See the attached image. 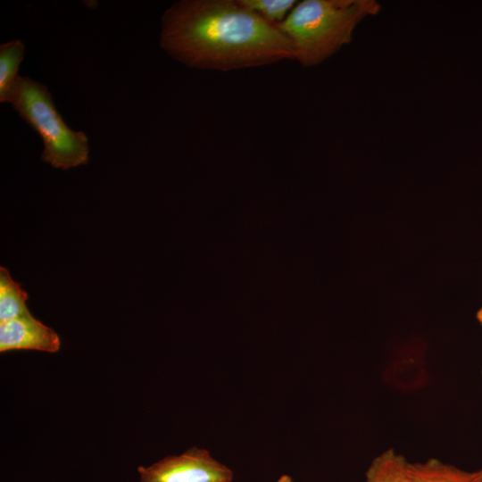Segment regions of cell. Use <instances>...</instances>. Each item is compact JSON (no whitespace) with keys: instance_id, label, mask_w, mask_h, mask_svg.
Segmentation results:
<instances>
[{"instance_id":"6da1fadb","label":"cell","mask_w":482,"mask_h":482,"mask_svg":"<svg viewBox=\"0 0 482 482\" xmlns=\"http://www.w3.org/2000/svg\"><path fill=\"white\" fill-rule=\"evenodd\" d=\"M160 46L188 68L229 71L295 60L289 39L239 0H180L161 18Z\"/></svg>"},{"instance_id":"7a4b0ae2","label":"cell","mask_w":482,"mask_h":482,"mask_svg":"<svg viewBox=\"0 0 482 482\" xmlns=\"http://www.w3.org/2000/svg\"><path fill=\"white\" fill-rule=\"evenodd\" d=\"M380 9L375 0H303L278 28L291 42L295 60L310 68L349 44L356 26Z\"/></svg>"},{"instance_id":"3957f363","label":"cell","mask_w":482,"mask_h":482,"mask_svg":"<svg viewBox=\"0 0 482 482\" xmlns=\"http://www.w3.org/2000/svg\"><path fill=\"white\" fill-rule=\"evenodd\" d=\"M8 103L41 137L43 162L69 170L88 162V138L69 128L55 107L53 96L42 83L19 76Z\"/></svg>"},{"instance_id":"277c9868","label":"cell","mask_w":482,"mask_h":482,"mask_svg":"<svg viewBox=\"0 0 482 482\" xmlns=\"http://www.w3.org/2000/svg\"><path fill=\"white\" fill-rule=\"evenodd\" d=\"M140 482H232L231 469L205 449L193 447L178 456H167L137 469Z\"/></svg>"},{"instance_id":"5b68a950","label":"cell","mask_w":482,"mask_h":482,"mask_svg":"<svg viewBox=\"0 0 482 482\" xmlns=\"http://www.w3.org/2000/svg\"><path fill=\"white\" fill-rule=\"evenodd\" d=\"M61 341L51 328L31 314L0 322V352L37 350L47 353L59 351Z\"/></svg>"},{"instance_id":"8992f818","label":"cell","mask_w":482,"mask_h":482,"mask_svg":"<svg viewBox=\"0 0 482 482\" xmlns=\"http://www.w3.org/2000/svg\"><path fill=\"white\" fill-rule=\"evenodd\" d=\"M411 482H482V468L474 471L431 458L423 462H410Z\"/></svg>"},{"instance_id":"52a82bcc","label":"cell","mask_w":482,"mask_h":482,"mask_svg":"<svg viewBox=\"0 0 482 482\" xmlns=\"http://www.w3.org/2000/svg\"><path fill=\"white\" fill-rule=\"evenodd\" d=\"M365 482H411L410 462L394 449H388L371 461Z\"/></svg>"},{"instance_id":"ba28073f","label":"cell","mask_w":482,"mask_h":482,"mask_svg":"<svg viewBox=\"0 0 482 482\" xmlns=\"http://www.w3.org/2000/svg\"><path fill=\"white\" fill-rule=\"evenodd\" d=\"M25 46L20 39L0 45V102L8 103L23 61Z\"/></svg>"},{"instance_id":"9c48e42d","label":"cell","mask_w":482,"mask_h":482,"mask_svg":"<svg viewBox=\"0 0 482 482\" xmlns=\"http://www.w3.org/2000/svg\"><path fill=\"white\" fill-rule=\"evenodd\" d=\"M28 294L14 281L9 271L0 268V322L31 313L26 306Z\"/></svg>"},{"instance_id":"30bf717a","label":"cell","mask_w":482,"mask_h":482,"mask_svg":"<svg viewBox=\"0 0 482 482\" xmlns=\"http://www.w3.org/2000/svg\"><path fill=\"white\" fill-rule=\"evenodd\" d=\"M240 3L261 16L270 24L278 27L285 21L298 3L295 0H239Z\"/></svg>"},{"instance_id":"8fae6325","label":"cell","mask_w":482,"mask_h":482,"mask_svg":"<svg viewBox=\"0 0 482 482\" xmlns=\"http://www.w3.org/2000/svg\"><path fill=\"white\" fill-rule=\"evenodd\" d=\"M277 482H292V478L287 475L281 476Z\"/></svg>"},{"instance_id":"7c38bea8","label":"cell","mask_w":482,"mask_h":482,"mask_svg":"<svg viewBox=\"0 0 482 482\" xmlns=\"http://www.w3.org/2000/svg\"><path fill=\"white\" fill-rule=\"evenodd\" d=\"M477 318H478V320L480 322V324L482 325V308H480L477 313Z\"/></svg>"}]
</instances>
